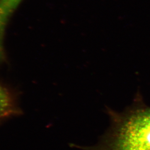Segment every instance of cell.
Masks as SVG:
<instances>
[{"instance_id": "obj_3", "label": "cell", "mask_w": 150, "mask_h": 150, "mask_svg": "<svg viewBox=\"0 0 150 150\" xmlns=\"http://www.w3.org/2000/svg\"><path fill=\"white\" fill-rule=\"evenodd\" d=\"M10 108V101L6 91L0 85V117L4 115Z\"/></svg>"}, {"instance_id": "obj_1", "label": "cell", "mask_w": 150, "mask_h": 150, "mask_svg": "<svg viewBox=\"0 0 150 150\" xmlns=\"http://www.w3.org/2000/svg\"><path fill=\"white\" fill-rule=\"evenodd\" d=\"M111 125L98 143L84 150H150V108L110 112Z\"/></svg>"}, {"instance_id": "obj_2", "label": "cell", "mask_w": 150, "mask_h": 150, "mask_svg": "<svg viewBox=\"0 0 150 150\" xmlns=\"http://www.w3.org/2000/svg\"><path fill=\"white\" fill-rule=\"evenodd\" d=\"M22 0H0V57L3 54V40L9 19Z\"/></svg>"}]
</instances>
